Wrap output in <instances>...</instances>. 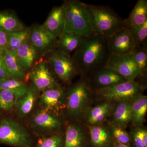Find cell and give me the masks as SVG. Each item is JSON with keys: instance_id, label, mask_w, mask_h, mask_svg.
<instances>
[{"instance_id": "obj_13", "label": "cell", "mask_w": 147, "mask_h": 147, "mask_svg": "<svg viewBox=\"0 0 147 147\" xmlns=\"http://www.w3.org/2000/svg\"><path fill=\"white\" fill-rule=\"evenodd\" d=\"M64 91L61 86L42 91L40 98V104L42 110L57 113L63 107Z\"/></svg>"}, {"instance_id": "obj_16", "label": "cell", "mask_w": 147, "mask_h": 147, "mask_svg": "<svg viewBox=\"0 0 147 147\" xmlns=\"http://www.w3.org/2000/svg\"><path fill=\"white\" fill-rule=\"evenodd\" d=\"M15 53L19 65L25 72L30 70L38 57L29 39L19 46Z\"/></svg>"}, {"instance_id": "obj_25", "label": "cell", "mask_w": 147, "mask_h": 147, "mask_svg": "<svg viewBox=\"0 0 147 147\" xmlns=\"http://www.w3.org/2000/svg\"><path fill=\"white\" fill-rule=\"evenodd\" d=\"M111 102L105 101L94 107L90 110L87 115L88 123L91 125H96L104 120L112 110Z\"/></svg>"}, {"instance_id": "obj_8", "label": "cell", "mask_w": 147, "mask_h": 147, "mask_svg": "<svg viewBox=\"0 0 147 147\" xmlns=\"http://www.w3.org/2000/svg\"><path fill=\"white\" fill-rule=\"evenodd\" d=\"M29 41L39 56L48 55L56 50L57 38L47 31L42 26L29 28Z\"/></svg>"}, {"instance_id": "obj_18", "label": "cell", "mask_w": 147, "mask_h": 147, "mask_svg": "<svg viewBox=\"0 0 147 147\" xmlns=\"http://www.w3.org/2000/svg\"><path fill=\"white\" fill-rule=\"evenodd\" d=\"M92 144L94 147H111L113 146L111 131L103 125H91L89 127Z\"/></svg>"}, {"instance_id": "obj_4", "label": "cell", "mask_w": 147, "mask_h": 147, "mask_svg": "<svg viewBox=\"0 0 147 147\" xmlns=\"http://www.w3.org/2000/svg\"><path fill=\"white\" fill-rule=\"evenodd\" d=\"M0 144L14 147H33L30 135L20 123L9 118L0 119Z\"/></svg>"}, {"instance_id": "obj_7", "label": "cell", "mask_w": 147, "mask_h": 147, "mask_svg": "<svg viewBox=\"0 0 147 147\" xmlns=\"http://www.w3.org/2000/svg\"><path fill=\"white\" fill-rule=\"evenodd\" d=\"M92 93V88L88 79H84L76 83L67 92V109L73 117L81 116L88 104Z\"/></svg>"}, {"instance_id": "obj_35", "label": "cell", "mask_w": 147, "mask_h": 147, "mask_svg": "<svg viewBox=\"0 0 147 147\" xmlns=\"http://www.w3.org/2000/svg\"><path fill=\"white\" fill-rule=\"evenodd\" d=\"M8 33L0 29V53L7 49Z\"/></svg>"}, {"instance_id": "obj_28", "label": "cell", "mask_w": 147, "mask_h": 147, "mask_svg": "<svg viewBox=\"0 0 147 147\" xmlns=\"http://www.w3.org/2000/svg\"><path fill=\"white\" fill-rule=\"evenodd\" d=\"M129 55L139 70V77L146 76L147 71V48L135 47Z\"/></svg>"}, {"instance_id": "obj_29", "label": "cell", "mask_w": 147, "mask_h": 147, "mask_svg": "<svg viewBox=\"0 0 147 147\" xmlns=\"http://www.w3.org/2000/svg\"><path fill=\"white\" fill-rule=\"evenodd\" d=\"M29 28L19 31L8 33V50L16 53L19 46L29 39Z\"/></svg>"}, {"instance_id": "obj_34", "label": "cell", "mask_w": 147, "mask_h": 147, "mask_svg": "<svg viewBox=\"0 0 147 147\" xmlns=\"http://www.w3.org/2000/svg\"><path fill=\"white\" fill-rule=\"evenodd\" d=\"M110 131L112 136L116 139V142L127 145L130 142L129 135L121 127L113 125L111 126Z\"/></svg>"}, {"instance_id": "obj_38", "label": "cell", "mask_w": 147, "mask_h": 147, "mask_svg": "<svg viewBox=\"0 0 147 147\" xmlns=\"http://www.w3.org/2000/svg\"><path fill=\"white\" fill-rule=\"evenodd\" d=\"M1 119V112H0V119Z\"/></svg>"}, {"instance_id": "obj_9", "label": "cell", "mask_w": 147, "mask_h": 147, "mask_svg": "<svg viewBox=\"0 0 147 147\" xmlns=\"http://www.w3.org/2000/svg\"><path fill=\"white\" fill-rule=\"evenodd\" d=\"M28 77L38 91L60 86L48 64L44 61H39L33 66Z\"/></svg>"}, {"instance_id": "obj_14", "label": "cell", "mask_w": 147, "mask_h": 147, "mask_svg": "<svg viewBox=\"0 0 147 147\" xmlns=\"http://www.w3.org/2000/svg\"><path fill=\"white\" fill-rule=\"evenodd\" d=\"M65 14L62 5L53 9L42 27L56 37H60L64 33Z\"/></svg>"}, {"instance_id": "obj_24", "label": "cell", "mask_w": 147, "mask_h": 147, "mask_svg": "<svg viewBox=\"0 0 147 147\" xmlns=\"http://www.w3.org/2000/svg\"><path fill=\"white\" fill-rule=\"evenodd\" d=\"M38 91L35 87L32 86L26 93L18 99L16 107L20 117H24L30 113L36 101Z\"/></svg>"}, {"instance_id": "obj_37", "label": "cell", "mask_w": 147, "mask_h": 147, "mask_svg": "<svg viewBox=\"0 0 147 147\" xmlns=\"http://www.w3.org/2000/svg\"><path fill=\"white\" fill-rule=\"evenodd\" d=\"M3 61V58L2 57V56L0 55V64H1V62L2 61Z\"/></svg>"}, {"instance_id": "obj_1", "label": "cell", "mask_w": 147, "mask_h": 147, "mask_svg": "<svg viewBox=\"0 0 147 147\" xmlns=\"http://www.w3.org/2000/svg\"><path fill=\"white\" fill-rule=\"evenodd\" d=\"M110 55L108 38L93 32L84 37L81 45L71 57L80 74H90L104 67Z\"/></svg>"}, {"instance_id": "obj_30", "label": "cell", "mask_w": 147, "mask_h": 147, "mask_svg": "<svg viewBox=\"0 0 147 147\" xmlns=\"http://www.w3.org/2000/svg\"><path fill=\"white\" fill-rule=\"evenodd\" d=\"M19 99L12 92L0 90V109L5 112H10L16 107Z\"/></svg>"}, {"instance_id": "obj_27", "label": "cell", "mask_w": 147, "mask_h": 147, "mask_svg": "<svg viewBox=\"0 0 147 147\" xmlns=\"http://www.w3.org/2000/svg\"><path fill=\"white\" fill-rule=\"evenodd\" d=\"M30 87L22 80L13 77L0 80V90L12 92L19 98L26 93Z\"/></svg>"}, {"instance_id": "obj_12", "label": "cell", "mask_w": 147, "mask_h": 147, "mask_svg": "<svg viewBox=\"0 0 147 147\" xmlns=\"http://www.w3.org/2000/svg\"><path fill=\"white\" fill-rule=\"evenodd\" d=\"M90 74L91 76L88 79V82L91 88L94 86L95 90L127 81L115 71L105 67L98 69Z\"/></svg>"}, {"instance_id": "obj_15", "label": "cell", "mask_w": 147, "mask_h": 147, "mask_svg": "<svg viewBox=\"0 0 147 147\" xmlns=\"http://www.w3.org/2000/svg\"><path fill=\"white\" fill-rule=\"evenodd\" d=\"M32 123L34 128L47 133L56 131L61 125L60 121L55 114L43 110L34 115Z\"/></svg>"}, {"instance_id": "obj_21", "label": "cell", "mask_w": 147, "mask_h": 147, "mask_svg": "<svg viewBox=\"0 0 147 147\" xmlns=\"http://www.w3.org/2000/svg\"><path fill=\"white\" fill-rule=\"evenodd\" d=\"M131 123L136 126L142 125L144 121L147 111V97L140 94L130 101Z\"/></svg>"}, {"instance_id": "obj_33", "label": "cell", "mask_w": 147, "mask_h": 147, "mask_svg": "<svg viewBox=\"0 0 147 147\" xmlns=\"http://www.w3.org/2000/svg\"><path fill=\"white\" fill-rule=\"evenodd\" d=\"M132 137L135 147H147V131L146 129L137 127L133 130Z\"/></svg>"}, {"instance_id": "obj_36", "label": "cell", "mask_w": 147, "mask_h": 147, "mask_svg": "<svg viewBox=\"0 0 147 147\" xmlns=\"http://www.w3.org/2000/svg\"><path fill=\"white\" fill-rule=\"evenodd\" d=\"M113 147H129L128 145L123 144H121L117 142H116L114 143L113 145Z\"/></svg>"}, {"instance_id": "obj_17", "label": "cell", "mask_w": 147, "mask_h": 147, "mask_svg": "<svg viewBox=\"0 0 147 147\" xmlns=\"http://www.w3.org/2000/svg\"><path fill=\"white\" fill-rule=\"evenodd\" d=\"M127 28L132 29L143 25L147 21V1L138 0L127 19Z\"/></svg>"}, {"instance_id": "obj_6", "label": "cell", "mask_w": 147, "mask_h": 147, "mask_svg": "<svg viewBox=\"0 0 147 147\" xmlns=\"http://www.w3.org/2000/svg\"><path fill=\"white\" fill-rule=\"evenodd\" d=\"M47 64L52 72L61 82H70L78 74V67L70 55L56 49L48 54Z\"/></svg>"}, {"instance_id": "obj_23", "label": "cell", "mask_w": 147, "mask_h": 147, "mask_svg": "<svg viewBox=\"0 0 147 147\" xmlns=\"http://www.w3.org/2000/svg\"><path fill=\"white\" fill-rule=\"evenodd\" d=\"M25 28L24 24L15 14L7 11H0V29L10 33Z\"/></svg>"}, {"instance_id": "obj_5", "label": "cell", "mask_w": 147, "mask_h": 147, "mask_svg": "<svg viewBox=\"0 0 147 147\" xmlns=\"http://www.w3.org/2000/svg\"><path fill=\"white\" fill-rule=\"evenodd\" d=\"M145 86L135 81H125L95 90L98 97L106 101H131L138 95L142 94Z\"/></svg>"}, {"instance_id": "obj_19", "label": "cell", "mask_w": 147, "mask_h": 147, "mask_svg": "<svg viewBox=\"0 0 147 147\" xmlns=\"http://www.w3.org/2000/svg\"><path fill=\"white\" fill-rule=\"evenodd\" d=\"M84 38L74 33H64L57 38L56 48L70 56L81 45Z\"/></svg>"}, {"instance_id": "obj_11", "label": "cell", "mask_w": 147, "mask_h": 147, "mask_svg": "<svg viewBox=\"0 0 147 147\" xmlns=\"http://www.w3.org/2000/svg\"><path fill=\"white\" fill-rule=\"evenodd\" d=\"M110 55H127L135 48L131 29L125 28L117 32L108 38Z\"/></svg>"}, {"instance_id": "obj_31", "label": "cell", "mask_w": 147, "mask_h": 147, "mask_svg": "<svg viewBox=\"0 0 147 147\" xmlns=\"http://www.w3.org/2000/svg\"><path fill=\"white\" fill-rule=\"evenodd\" d=\"M131 31L135 47L147 48V21Z\"/></svg>"}, {"instance_id": "obj_2", "label": "cell", "mask_w": 147, "mask_h": 147, "mask_svg": "<svg viewBox=\"0 0 147 147\" xmlns=\"http://www.w3.org/2000/svg\"><path fill=\"white\" fill-rule=\"evenodd\" d=\"M65 14L64 33L87 37L93 33L91 18L86 4L78 0H66L62 5Z\"/></svg>"}, {"instance_id": "obj_20", "label": "cell", "mask_w": 147, "mask_h": 147, "mask_svg": "<svg viewBox=\"0 0 147 147\" xmlns=\"http://www.w3.org/2000/svg\"><path fill=\"white\" fill-rule=\"evenodd\" d=\"M86 138L78 125L70 124L67 128L63 147H86Z\"/></svg>"}, {"instance_id": "obj_26", "label": "cell", "mask_w": 147, "mask_h": 147, "mask_svg": "<svg viewBox=\"0 0 147 147\" xmlns=\"http://www.w3.org/2000/svg\"><path fill=\"white\" fill-rule=\"evenodd\" d=\"M113 118L116 125L122 127L130 122L131 119L130 101L119 102L114 110Z\"/></svg>"}, {"instance_id": "obj_10", "label": "cell", "mask_w": 147, "mask_h": 147, "mask_svg": "<svg viewBox=\"0 0 147 147\" xmlns=\"http://www.w3.org/2000/svg\"><path fill=\"white\" fill-rule=\"evenodd\" d=\"M104 67L115 71L127 81H135L139 76V70L129 55H110Z\"/></svg>"}, {"instance_id": "obj_32", "label": "cell", "mask_w": 147, "mask_h": 147, "mask_svg": "<svg viewBox=\"0 0 147 147\" xmlns=\"http://www.w3.org/2000/svg\"><path fill=\"white\" fill-rule=\"evenodd\" d=\"M64 140L60 135L43 137L38 141L36 147H63Z\"/></svg>"}, {"instance_id": "obj_3", "label": "cell", "mask_w": 147, "mask_h": 147, "mask_svg": "<svg viewBox=\"0 0 147 147\" xmlns=\"http://www.w3.org/2000/svg\"><path fill=\"white\" fill-rule=\"evenodd\" d=\"M86 5L91 15L93 32L108 38L126 27L125 19L110 7Z\"/></svg>"}, {"instance_id": "obj_22", "label": "cell", "mask_w": 147, "mask_h": 147, "mask_svg": "<svg viewBox=\"0 0 147 147\" xmlns=\"http://www.w3.org/2000/svg\"><path fill=\"white\" fill-rule=\"evenodd\" d=\"M7 69L11 77L23 80L26 78L25 72L21 68L16 57V53L8 49L0 53Z\"/></svg>"}]
</instances>
